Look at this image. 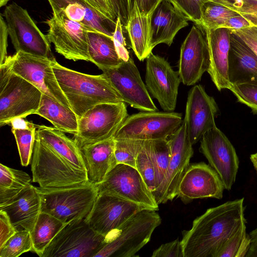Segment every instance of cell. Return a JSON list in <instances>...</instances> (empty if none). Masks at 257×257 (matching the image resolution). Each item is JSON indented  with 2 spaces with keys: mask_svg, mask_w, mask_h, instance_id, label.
I'll return each mask as SVG.
<instances>
[{
  "mask_svg": "<svg viewBox=\"0 0 257 257\" xmlns=\"http://www.w3.org/2000/svg\"><path fill=\"white\" fill-rule=\"evenodd\" d=\"M188 20L168 0H163L150 16V47L165 44L170 46L179 31Z\"/></svg>",
  "mask_w": 257,
  "mask_h": 257,
  "instance_id": "obj_23",
  "label": "cell"
},
{
  "mask_svg": "<svg viewBox=\"0 0 257 257\" xmlns=\"http://www.w3.org/2000/svg\"><path fill=\"white\" fill-rule=\"evenodd\" d=\"M123 26L119 17L117 18L116 27L112 37L116 51L123 61L127 60L130 56L126 48V43L123 33Z\"/></svg>",
  "mask_w": 257,
  "mask_h": 257,
  "instance_id": "obj_44",
  "label": "cell"
},
{
  "mask_svg": "<svg viewBox=\"0 0 257 257\" xmlns=\"http://www.w3.org/2000/svg\"><path fill=\"white\" fill-rule=\"evenodd\" d=\"M54 59L20 51L8 56L3 64L10 71L33 84L43 94L71 108L52 69L51 63Z\"/></svg>",
  "mask_w": 257,
  "mask_h": 257,
  "instance_id": "obj_10",
  "label": "cell"
},
{
  "mask_svg": "<svg viewBox=\"0 0 257 257\" xmlns=\"http://www.w3.org/2000/svg\"><path fill=\"white\" fill-rule=\"evenodd\" d=\"M232 0H210V1L214 2L215 3H217L220 4L221 5H223L228 2H231Z\"/></svg>",
  "mask_w": 257,
  "mask_h": 257,
  "instance_id": "obj_57",
  "label": "cell"
},
{
  "mask_svg": "<svg viewBox=\"0 0 257 257\" xmlns=\"http://www.w3.org/2000/svg\"><path fill=\"white\" fill-rule=\"evenodd\" d=\"M52 11L62 10L71 20L77 22L89 31L112 37L116 21L107 18L84 0H48Z\"/></svg>",
  "mask_w": 257,
  "mask_h": 257,
  "instance_id": "obj_24",
  "label": "cell"
},
{
  "mask_svg": "<svg viewBox=\"0 0 257 257\" xmlns=\"http://www.w3.org/2000/svg\"><path fill=\"white\" fill-rule=\"evenodd\" d=\"M188 21L201 26L202 10L210 0H168Z\"/></svg>",
  "mask_w": 257,
  "mask_h": 257,
  "instance_id": "obj_41",
  "label": "cell"
},
{
  "mask_svg": "<svg viewBox=\"0 0 257 257\" xmlns=\"http://www.w3.org/2000/svg\"><path fill=\"white\" fill-rule=\"evenodd\" d=\"M147 142L155 166L156 189L166 174L171 158L170 148L168 139L147 141Z\"/></svg>",
  "mask_w": 257,
  "mask_h": 257,
  "instance_id": "obj_34",
  "label": "cell"
},
{
  "mask_svg": "<svg viewBox=\"0 0 257 257\" xmlns=\"http://www.w3.org/2000/svg\"><path fill=\"white\" fill-rule=\"evenodd\" d=\"M3 16L16 52L55 59L47 36L38 28L26 9L13 2L6 7Z\"/></svg>",
  "mask_w": 257,
  "mask_h": 257,
  "instance_id": "obj_9",
  "label": "cell"
},
{
  "mask_svg": "<svg viewBox=\"0 0 257 257\" xmlns=\"http://www.w3.org/2000/svg\"><path fill=\"white\" fill-rule=\"evenodd\" d=\"M36 125L27 128H13V133L18 147L21 165L27 166L31 161Z\"/></svg>",
  "mask_w": 257,
  "mask_h": 257,
  "instance_id": "obj_38",
  "label": "cell"
},
{
  "mask_svg": "<svg viewBox=\"0 0 257 257\" xmlns=\"http://www.w3.org/2000/svg\"><path fill=\"white\" fill-rule=\"evenodd\" d=\"M246 229V223H244L229 238L218 257H245L251 243Z\"/></svg>",
  "mask_w": 257,
  "mask_h": 257,
  "instance_id": "obj_36",
  "label": "cell"
},
{
  "mask_svg": "<svg viewBox=\"0 0 257 257\" xmlns=\"http://www.w3.org/2000/svg\"><path fill=\"white\" fill-rule=\"evenodd\" d=\"M84 1L107 18L116 21L117 17L108 0Z\"/></svg>",
  "mask_w": 257,
  "mask_h": 257,
  "instance_id": "obj_49",
  "label": "cell"
},
{
  "mask_svg": "<svg viewBox=\"0 0 257 257\" xmlns=\"http://www.w3.org/2000/svg\"><path fill=\"white\" fill-rule=\"evenodd\" d=\"M17 231L31 232L41 213V199L36 187L30 184L12 202L0 207Z\"/></svg>",
  "mask_w": 257,
  "mask_h": 257,
  "instance_id": "obj_27",
  "label": "cell"
},
{
  "mask_svg": "<svg viewBox=\"0 0 257 257\" xmlns=\"http://www.w3.org/2000/svg\"><path fill=\"white\" fill-rule=\"evenodd\" d=\"M145 209L149 208L114 195L99 193L86 219L95 231L106 237Z\"/></svg>",
  "mask_w": 257,
  "mask_h": 257,
  "instance_id": "obj_17",
  "label": "cell"
},
{
  "mask_svg": "<svg viewBox=\"0 0 257 257\" xmlns=\"http://www.w3.org/2000/svg\"><path fill=\"white\" fill-rule=\"evenodd\" d=\"M95 186L98 194L114 195L151 209L159 210L152 192L137 169L131 166L117 164L103 181Z\"/></svg>",
  "mask_w": 257,
  "mask_h": 257,
  "instance_id": "obj_13",
  "label": "cell"
},
{
  "mask_svg": "<svg viewBox=\"0 0 257 257\" xmlns=\"http://www.w3.org/2000/svg\"><path fill=\"white\" fill-rule=\"evenodd\" d=\"M136 168L139 171L149 189L153 192L156 188V173L151 158L147 141H144L136 161Z\"/></svg>",
  "mask_w": 257,
  "mask_h": 257,
  "instance_id": "obj_40",
  "label": "cell"
},
{
  "mask_svg": "<svg viewBox=\"0 0 257 257\" xmlns=\"http://www.w3.org/2000/svg\"><path fill=\"white\" fill-rule=\"evenodd\" d=\"M250 160L257 175V152L250 155Z\"/></svg>",
  "mask_w": 257,
  "mask_h": 257,
  "instance_id": "obj_56",
  "label": "cell"
},
{
  "mask_svg": "<svg viewBox=\"0 0 257 257\" xmlns=\"http://www.w3.org/2000/svg\"><path fill=\"white\" fill-rule=\"evenodd\" d=\"M239 14L230 9L209 1L203 7L201 27L211 30L220 28L229 18Z\"/></svg>",
  "mask_w": 257,
  "mask_h": 257,
  "instance_id": "obj_35",
  "label": "cell"
},
{
  "mask_svg": "<svg viewBox=\"0 0 257 257\" xmlns=\"http://www.w3.org/2000/svg\"><path fill=\"white\" fill-rule=\"evenodd\" d=\"M248 234L251 243L245 257H257V227L250 232Z\"/></svg>",
  "mask_w": 257,
  "mask_h": 257,
  "instance_id": "obj_53",
  "label": "cell"
},
{
  "mask_svg": "<svg viewBox=\"0 0 257 257\" xmlns=\"http://www.w3.org/2000/svg\"><path fill=\"white\" fill-rule=\"evenodd\" d=\"M199 150L218 174L225 189L230 190L236 180L239 162L228 139L215 126L202 137Z\"/></svg>",
  "mask_w": 257,
  "mask_h": 257,
  "instance_id": "obj_15",
  "label": "cell"
},
{
  "mask_svg": "<svg viewBox=\"0 0 257 257\" xmlns=\"http://www.w3.org/2000/svg\"><path fill=\"white\" fill-rule=\"evenodd\" d=\"M121 96L123 101L141 111L158 109L133 58L123 61L117 67L103 72Z\"/></svg>",
  "mask_w": 257,
  "mask_h": 257,
  "instance_id": "obj_18",
  "label": "cell"
},
{
  "mask_svg": "<svg viewBox=\"0 0 257 257\" xmlns=\"http://www.w3.org/2000/svg\"><path fill=\"white\" fill-rule=\"evenodd\" d=\"M203 29L206 36L209 54V65L207 72L218 90L229 89L231 85L228 75L231 32L224 28L212 30Z\"/></svg>",
  "mask_w": 257,
  "mask_h": 257,
  "instance_id": "obj_22",
  "label": "cell"
},
{
  "mask_svg": "<svg viewBox=\"0 0 257 257\" xmlns=\"http://www.w3.org/2000/svg\"><path fill=\"white\" fill-rule=\"evenodd\" d=\"M146 59L145 84L148 91L164 111H174L181 82L178 71L164 58L152 52Z\"/></svg>",
  "mask_w": 257,
  "mask_h": 257,
  "instance_id": "obj_16",
  "label": "cell"
},
{
  "mask_svg": "<svg viewBox=\"0 0 257 257\" xmlns=\"http://www.w3.org/2000/svg\"><path fill=\"white\" fill-rule=\"evenodd\" d=\"M46 23L49 27L46 36L56 52L68 60L90 62L89 30L86 27L70 19L61 10L53 11V16Z\"/></svg>",
  "mask_w": 257,
  "mask_h": 257,
  "instance_id": "obj_12",
  "label": "cell"
},
{
  "mask_svg": "<svg viewBox=\"0 0 257 257\" xmlns=\"http://www.w3.org/2000/svg\"><path fill=\"white\" fill-rule=\"evenodd\" d=\"M180 113L145 111L128 115L114 138L152 141L168 139L183 122Z\"/></svg>",
  "mask_w": 257,
  "mask_h": 257,
  "instance_id": "obj_11",
  "label": "cell"
},
{
  "mask_svg": "<svg viewBox=\"0 0 257 257\" xmlns=\"http://www.w3.org/2000/svg\"><path fill=\"white\" fill-rule=\"evenodd\" d=\"M10 0H0V7L6 6Z\"/></svg>",
  "mask_w": 257,
  "mask_h": 257,
  "instance_id": "obj_59",
  "label": "cell"
},
{
  "mask_svg": "<svg viewBox=\"0 0 257 257\" xmlns=\"http://www.w3.org/2000/svg\"><path fill=\"white\" fill-rule=\"evenodd\" d=\"M36 135L76 169L86 172L80 149L74 140L55 127L36 125Z\"/></svg>",
  "mask_w": 257,
  "mask_h": 257,
  "instance_id": "obj_28",
  "label": "cell"
},
{
  "mask_svg": "<svg viewBox=\"0 0 257 257\" xmlns=\"http://www.w3.org/2000/svg\"><path fill=\"white\" fill-rule=\"evenodd\" d=\"M86 218L66 223L41 257H94L104 245L106 237L95 231Z\"/></svg>",
  "mask_w": 257,
  "mask_h": 257,
  "instance_id": "obj_7",
  "label": "cell"
},
{
  "mask_svg": "<svg viewBox=\"0 0 257 257\" xmlns=\"http://www.w3.org/2000/svg\"><path fill=\"white\" fill-rule=\"evenodd\" d=\"M223 6L239 14L257 11V0H233Z\"/></svg>",
  "mask_w": 257,
  "mask_h": 257,
  "instance_id": "obj_47",
  "label": "cell"
},
{
  "mask_svg": "<svg viewBox=\"0 0 257 257\" xmlns=\"http://www.w3.org/2000/svg\"><path fill=\"white\" fill-rule=\"evenodd\" d=\"M32 180L27 173L0 164V207L13 201Z\"/></svg>",
  "mask_w": 257,
  "mask_h": 257,
  "instance_id": "obj_32",
  "label": "cell"
},
{
  "mask_svg": "<svg viewBox=\"0 0 257 257\" xmlns=\"http://www.w3.org/2000/svg\"><path fill=\"white\" fill-rule=\"evenodd\" d=\"M136 2H137V0H128L130 13L133 9Z\"/></svg>",
  "mask_w": 257,
  "mask_h": 257,
  "instance_id": "obj_58",
  "label": "cell"
},
{
  "mask_svg": "<svg viewBox=\"0 0 257 257\" xmlns=\"http://www.w3.org/2000/svg\"><path fill=\"white\" fill-rule=\"evenodd\" d=\"M33 124V123L25 120V118L16 117L11 120L9 125L13 128H27Z\"/></svg>",
  "mask_w": 257,
  "mask_h": 257,
  "instance_id": "obj_54",
  "label": "cell"
},
{
  "mask_svg": "<svg viewBox=\"0 0 257 257\" xmlns=\"http://www.w3.org/2000/svg\"><path fill=\"white\" fill-rule=\"evenodd\" d=\"M244 198L208 208L182 232L183 257H218L229 238L246 223Z\"/></svg>",
  "mask_w": 257,
  "mask_h": 257,
  "instance_id": "obj_1",
  "label": "cell"
},
{
  "mask_svg": "<svg viewBox=\"0 0 257 257\" xmlns=\"http://www.w3.org/2000/svg\"><path fill=\"white\" fill-rule=\"evenodd\" d=\"M51 64L63 93L78 118L98 104L123 101L104 73H83L63 66L56 59Z\"/></svg>",
  "mask_w": 257,
  "mask_h": 257,
  "instance_id": "obj_2",
  "label": "cell"
},
{
  "mask_svg": "<svg viewBox=\"0 0 257 257\" xmlns=\"http://www.w3.org/2000/svg\"><path fill=\"white\" fill-rule=\"evenodd\" d=\"M163 0H137L141 13L144 16L150 17L158 5Z\"/></svg>",
  "mask_w": 257,
  "mask_h": 257,
  "instance_id": "obj_52",
  "label": "cell"
},
{
  "mask_svg": "<svg viewBox=\"0 0 257 257\" xmlns=\"http://www.w3.org/2000/svg\"><path fill=\"white\" fill-rule=\"evenodd\" d=\"M161 223L156 210L145 209L127 220L108 234L101 249L94 257H135L150 240L152 235Z\"/></svg>",
  "mask_w": 257,
  "mask_h": 257,
  "instance_id": "obj_3",
  "label": "cell"
},
{
  "mask_svg": "<svg viewBox=\"0 0 257 257\" xmlns=\"http://www.w3.org/2000/svg\"><path fill=\"white\" fill-rule=\"evenodd\" d=\"M131 46L140 61H144L152 52L150 47V17L143 15L137 2L131 11L126 25Z\"/></svg>",
  "mask_w": 257,
  "mask_h": 257,
  "instance_id": "obj_30",
  "label": "cell"
},
{
  "mask_svg": "<svg viewBox=\"0 0 257 257\" xmlns=\"http://www.w3.org/2000/svg\"><path fill=\"white\" fill-rule=\"evenodd\" d=\"M225 189L217 172L204 162L190 164L179 183L177 197L188 203L194 199H221Z\"/></svg>",
  "mask_w": 257,
  "mask_h": 257,
  "instance_id": "obj_20",
  "label": "cell"
},
{
  "mask_svg": "<svg viewBox=\"0 0 257 257\" xmlns=\"http://www.w3.org/2000/svg\"><path fill=\"white\" fill-rule=\"evenodd\" d=\"M248 20L253 26L257 27V11L240 14Z\"/></svg>",
  "mask_w": 257,
  "mask_h": 257,
  "instance_id": "obj_55",
  "label": "cell"
},
{
  "mask_svg": "<svg viewBox=\"0 0 257 257\" xmlns=\"http://www.w3.org/2000/svg\"><path fill=\"white\" fill-rule=\"evenodd\" d=\"M65 224L52 215L41 212L30 232L33 251L41 257L45 248Z\"/></svg>",
  "mask_w": 257,
  "mask_h": 257,
  "instance_id": "obj_33",
  "label": "cell"
},
{
  "mask_svg": "<svg viewBox=\"0 0 257 257\" xmlns=\"http://www.w3.org/2000/svg\"><path fill=\"white\" fill-rule=\"evenodd\" d=\"M33 182L42 188L55 189L85 185L86 172L76 169L35 135L31 159Z\"/></svg>",
  "mask_w": 257,
  "mask_h": 257,
  "instance_id": "obj_4",
  "label": "cell"
},
{
  "mask_svg": "<svg viewBox=\"0 0 257 257\" xmlns=\"http://www.w3.org/2000/svg\"><path fill=\"white\" fill-rule=\"evenodd\" d=\"M128 116L123 101L98 104L78 118L74 140L81 146L113 138Z\"/></svg>",
  "mask_w": 257,
  "mask_h": 257,
  "instance_id": "obj_8",
  "label": "cell"
},
{
  "mask_svg": "<svg viewBox=\"0 0 257 257\" xmlns=\"http://www.w3.org/2000/svg\"><path fill=\"white\" fill-rule=\"evenodd\" d=\"M218 106L201 85L192 87L188 93L184 121L192 145L208 130L216 126Z\"/></svg>",
  "mask_w": 257,
  "mask_h": 257,
  "instance_id": "obj_21",
  "label": "cell"
},
{
  "mask_svg": "<svg viewBox=\"0 0 257 257\" xmlns=\"http://www.w3.org/2000/svg\"><path fill=\"white\" fill-rule=\"evenodd\" d=\"M0 247L17 232L5 211L0 210Z\"/></svg>",
  "mask_w": 257,
  "mask_h": 257,
  "instance_id": "obj_45",
  "label": "cell"
},
{
  "mask_svg": "<svg viewBox=\"0 0 257 257\" xmlns=\"http://www.w3.org/2000/svg\"><path fill=\"white\" fill-rule=\"evenodd\" d=\"M43 93L33 84L0 65V126L26 118L38 109Z\"/></svg>",
  "mask_w": 257,
  "mask_h": 257,
  "instance_id": "obj_6",
  "label": "cell"
},
{
  "mask_svg": "<svg viewBox=\"0 0 257 257\" xmlns=\"http://www.w3.org/2000/svg\"><path fill=\"white\" fill-rule=\"evenodd\" d=\"M34 114L49 121L56 128L75 135L78 130V117L73 110L43 94L38 109Z\"/></svg>",
  "mask_w": 257,
  "mask_h": 257,
  "instance_id": "obj_29",
  "label": "cell"
},
{
  "mask_svg": "<svg viewBox=\"0 0 257 257\" xmlns=\"http://www.w3.org/2000/svg\"><path fill=\"white\" fill-rule=\"evenodd\" d=\"M143 141L132 139H115L114 155L117 164H123L136 168V158Z\"/></svg>",
  "mask_w": 257,
  "mask_h": 257,
  "instance_id": "obj_39",
  "label": "cell"
},
{
  "mask_svg": "<svg viewBox=\"0 0 257 257\" xmlns=\"http://www.w3.org/2000/svg\"><path fill=\"white\" fill-rule=\"evenodd\" d=\"M114 137L97 143L78 146L88 180L99 184L117 165L114 155Z\"/></svg>",
  "mask_w": 257,
  "mask_h": 257,
  "instance_id": "obj_25",
  "label": "cell"
},
{
  "mask_svg": "<svg viewBox=\"0 0 257 257\" xmlns=\"http://www.w3.org/2000/svg\"><path fill=\"white\" fill-rule=\"evenodd\" d=\"M228 75L231 84H257V55L238 36L230 33Z\"/></svg>",
  "mask_w": 257,
  "mask_h": 257,
  "instance_id": "obj_26",
  "label": "cell"
},
{
  "mask_svg": "<svg viewBox=\"0 0 257 257\" xmlns=\"http://www.w3.org/2000/svg\"><path fill=\"white\" fill-rule=\"evenodd\" d=\"M90 62L102 72L118 66L123 61L119 56L111 37L103 33L88 31Z\"/></svg>",
  "mask_w": 257,
  "mask_h": 257,
  "instance_id": "obj_31",
  "label": "cell"
},
{
  "mask_svg": "<svg viewBox=\"0 0 257 257\" xmlns=\"http://www.w3.org/2000/svg\"><path fill=\"white\" fill-rule=\"evenodd\" d=\"M168 141L171 151L170 160L163 180L152 192L158 204L172 201L177 197L179 183L193 154V145L183 120Z\"/></svg>",
  "mask_w": 257,
  "mask_h": 257,
  "instance_id": "obj_14",
  "label": "cell"
},
{
  "mask_svg": "<svg viewBox=\"0 0 257 257\" xmlns=\"http://www.w3.org/2000/svg\"><path fill=\"white\" fill-rule=\"evenodd\" d=\"M252 24L242 15L229 18L221 28L228 29L231 33H233L241 29L252 26Z\"/></svg>",
  "mask_w": 257,
  "mask_h": 257,
  "instance_id": "obj_50",
  "label": "cell"
},
{
  "mask_svg": "<svg viewBox=\"0 0 257 257\" xmlns=\"http://www.w3.org/2000/svg\"><path fill=\"white\" fill-rule=\"evenodd\" d=\"M209 65L205 32L202 27L194 24L180 48L178 72L181 82L187 86L194 85L207 71Z\"/></svg>",
  "mask_w": 257,
  "mask_h": 257,
  "instance_id": "obj_19",
  "label": "cell"
},
{
  "mask_svg": "<svg viewBox=\"0 0 257 257\" xmlns=\"http://www.w3.org/2000/svg\"><path fill=\"white\" fill-rule=\"evenodd\" d=\"M0 15V64H2L8 56L7 47L9 33L6 21L4 20V17H3V14H1Z\"/></svg>",
  "mask_w": 257,
  "mask_h": 257,
  "instance_id": "obj_51",
  "label": "cell"
},
{
  "mask_svg": "<svg viewBox=\"0 0 257 257\" xmlns=\"http://www.w3.org/2000/svg\"><path fill=\"white\" fill-rule=\"evenodd\" d=\"M33 249L30 232L19 230L0 247V257H18Z\"/></svg>",
  "mask_w": 257,
  "mask_h": 257,
  "instance_id": "obj_37",
  "label": "cell"
},
{
  "mask_svg": "<svg viewBox=\"0 0 257 257\" xmlns=\"http://www.w3.org/2000/svg\"><path fill=\"white\" fill-rule=\"evenodd\" d=\"M41 199V212L49 214L67 223L87 218L98 195L95 184L49 189L36 187Z\"/></svg>",
  "mask_w": 257,
  "mask_h": 257,
  "instance_id": "obj_5",
  "label": "cell"
},
{
  "mask_svg": "<svg viewBox=\"0 0 257 257\" xmlns=\"http://www.w3.org/2000/svg\"><path fill=\"white\" fill-rule=\"evenodd\" d=\"M229 89L238 102L250 108L253 114H257V84L249 83L231 84Z\"/></svg>",
  "mask_w": 257,
  "mask_h": 257,
  "instance_id": "obj_42",
  "label": "cell"
},
{
  "mask_svg": "<svg viewBox=\"0 0 257 257\" xmlns=\"http://www.w3.org/2000/svg\"><path fill=\"white\" fill-rule=\"evenodd\" d=\"M152 257H183L181 241L179 238L161 245L155 249Z\"/></svg>",
  "mask_w": 257,
  "mask_h": 257,
  "instance_id": "obj_43",
  "label": "cell"
},
{
  "mask_svg": "<svg viewBox=\"0 0 257 257\" xmlns=\"http://www.w3.org/2000/svg\"><path fill=\"white\" fill-rule=\"evenodd\" d=\"M233 33L240 38L257 55V27L244 28Z\"/></svg>",
  "mask_w": 257,
  "mask_h": 257,
  "instance_id": "obj_46",
  "label": "cell"
},
{
  "mask_svg": "<svg viewBox=\"0 0 257 257\" xmlns=\"http://www.w3.org/2000/svg\"><path fill=\"white\" fill-rule=\"evenodd\" d=\"M117 17L124 27L130 14L128 0H108Z\"/></svg>",
  "mask_w": 257,
  "mask_h": 257,
  "instance_id": "obj_48",
  "label": "cell"
}]
</instances>
